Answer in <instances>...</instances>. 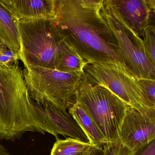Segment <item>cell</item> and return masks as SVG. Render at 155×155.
Here are the masks:
<instances>
[{
    "label": "cell",
    "mask_w": 155,
    "mask_h": 155,
    "mask_svg": "<svg viewBox=\"0 0 155 155\" xmlns=\"http://www.w3.org/2000/svg\"><path fill=\"white\" fill-rule=\"evenodd\" d=\"M0 155H11L6 148L0 143Z\"/></svg>",
    "instance_id": "obj_22"
},
{
    "label": "cell",
    "mask_w": 155,
    "mask_h": 155,
    "mask_svg": "<svg viewBox=\"0 0 155 155\" xmlns=\"http://www.w3.org/2000/svg\"><path fill=\"white\" fill-rule=\"evenodd\" d=\"M36 107L47 132L53 135L56 139L59 138L58 135H61L88 142L87 136L69 113L65 114L54 108L44 107L37 103Z\"/></svg>",
    "instance_id": "obj_10"
},
{
    "label": "cell",
    "mask_w": 155,
    "mask_h": 155,
    "mask_svg": "<svg viewBox=\"0 0 155 155\" xmlns=\"http://www.w3.org/2000/svg\"><path fill=\"white\" fill-rule=\"evenodd\" d=\"M19 57L0 41V66L9 68L18 64Z\"/></svg>",
    "instance_id": "obj_18"
},
{
    "label": "cell",
    "mask_w": 155,
    "mask_h": 155,
    "mask_svg": "<svg viewBox=\"0 0 155 155\" xmlns=\"http://www.w3.org/2000/svg\"><path fill=\"white\" fill-rule=\"evenodd\" d=\"M87 63L62 38L59 44L55 60V70L61 72L82 74Z\"/></svg>",
    "instance_id": "obj_13"
},
{
    "label": "cell",
    "mask_w": 155,
    "mask_h": 155,
    "mask_svg": "<svg viewBox=\"0 0 155 155\" xmlns=\"http://www.w3.org/2000/svg\"><path fill=\"white\" fill-rule=\"evenodd\" d=\"M103 148L100 146H92L84 152L77 155H103Z\"/></svg>",
    "instance_id": "obj_21"
},
{
    "label": "cell",
    "mask_w": 155,
    "mask_h": 155,
    "mask_svg": "<svg viewBox=\"0 0 155 155\" xmlns=\"http://www.w3.org/2000/svg\"><path fill=\"white\" fill-rule=\"evenodd\" d=\"M103 1L56 0L53 21L62 38L87 64L109 63L129 70L101 15Z\"/></svg>",
    "instance_id": "obj_1"
},
{
    "label": "cell",
    "mask_w": 155,
    "mask_h": 155,
    "mask_svg": "<svg viewBox=\"0 0 155 155\" xmlns=\"http://www.w3.org/2000/svg\"><path fill=\"white\" fill-rule=\"evenodd\" d=\"M155 140V110L141 112L128 107L120 128L119 140L133 152Z\"/></svg>",
    "instance_id": "obj_8"
},
{
    "label": "cell",
    "mask_w": 155,
    "mask_h": 155,
    "mask_svg": "<svg viewBox=\"0 0 155 155\" xmlns=\"http://www.w3.org/2000/svg\"><path fill=\"white\" fill-rule=\"evenodd\" d=\"M68 113L72 116L93 146L103 147L107 143L93 119L78 101L68 109Z\"/></svg>",
    "instance_id": "obj_12"
},
{
    "label": "cell",
    "mask_w": 155,
    "mask_h": 155,
    "mask_svg": "<svg viewBox=\"0 0 155 155\" xmlns=\"http://www.w3.org/2000/svg\"><path fill=\"white\" fill-rule=\"evenodd\" d=\"M103 155H133L130 150L121 143L119 140L112 143H107L103 147Z\"/></svg>",
    "instance_id": "obj_19"
},
{
    "label": "cell",
    "mask_w": 155,
    "mask_h": 155,
    "mask_svg": "<svg viewBox=\"0 0 155 155\" xmlns=\"http://www.w3.org/2000/svg\"><path fill=\"white\" fill-rule=\"evenodd\" d=\"M138 81L149 106L155 110V80L140 78Z\"/></svg>",
    "instance_id": "obj_17"
},
{
    "label": "cell",
    "mask_w": 155,
    "mask_h": 155,
    "mask_svg": "<svg viewBox=\"0 0 155 155\" xmlns=\"http://www.w3.org/2000/svg\"><path fill=\"white\" fill-rule=\"evenodd\" d=\"M15 20L47 19L54 20L56 0H0Z\"/></svg>",
    "instance_id": "obj_11"
},
{
    "label": "cell",
    "mask_w": 155,
    "mask_h": 155,
    "mask_svg": "<svg viewBox=\"0 0 155 155\" xmlns=\"http://www.w3.org/2000/svg\"><path fill=\"white\" fill-rule=\"evenodd\" d=\"M143 41L148 58L155 65V27L150 26L145 28Z\"/></svg>",
    "instance_id": "obj_16"
},
{
    "label": "cell",
    "mask_w": 155,
    "mask_h": 155,
    "mask_svg": "<svg viewBox=\"0 0 155 155\" xmlns=\"http://www.w3.org/2000/svg\"><path fill=\"white\" fill-rule=\"evenodd\" d=\"M15 21L20 38V60L24 66L55 70L56 56L62 38L53 20Z\"/></svg>",
    "instance_id": "obj_5"
},
{
    "label": "cell",
    "mask_w": 155,
    "mask_h": 155,
    "mask_svg": "<svg viewBox=\"0 0 155 155\" xmlns=\"http://www.w3.org/2000/svg\"><path fill=\"white\" fill-rule=\"evenodd\" d=\"M101 12L129 70L137 79L155 80V65L148 58L143 39L123 20L113 0H104Z\"/></svg>",
    "instance_id": "obj_6"
},
{
    "label": "cell",
    "mask_w": 155,
    "mask_h": 155,
    "mask_svg": "<svg viewBox=\"0 0 155 155\" xmlns=\"http://www.w3.org/2000/svg\"><path fill=\"white\" fill-rule=\"evenodd\" d=\"M28 131L47 132L19 64L0 66V140L14 141Z\"/></svg>",
    "instance_id": "obj_2"
},
{
    "label": "cell",
    "mask_w": 155,
    "mask_h": 155,
    "mask_svg": "<svg viewBox=\"0 0 155 155\" xmlns=\"http://www.w3.org/2000/svg\"><path fill=\"white\" fill-rule=\"evenodd\" d=\"M23 76L29 94L42 107L64 114L76 102L82 74L61 72L41 67L24 66Z\"/></svg>",
    "instance_id": "obj_3"
},
{
    "label": "cell",
    "mask_w": 155,
    "mask_h": 155,
    "mask_svg": "<svg viewBox=\"0 0 155 155\" xmlns=\"http://www.w3.org/2000/svg\"><path fill=\"white\" fill-rule=\"evenodd\" d=\"M0 41L19 57L21 47L19 33L16 21L1 5Z\"/></svg>",
    "instance_id": "obj_14"
},
{
    "label": "cell",
    "mask_w": 155,
    "mask_h": 155,
    "mask_svg": "<svg viewBox=\"0 0 155 155\" xmlns=\"http://www.w3.org/2000/svg\"><path fill=\"white\" fill-rule=\"evenodd\" d=\"M121 17L140 38L144 30L155 26V0H113Z\"/></svg>",
    "instance_id": "obj_9"
},
{
    "label": "cell",
    "mask_w": 155,
    "mask_h": 155,
    "mask_svg": "<svg viewBox=\"0 0 155 155\" xmlns=\"http://www.w3.org/2000/svg\"><path fill=\"white\" fill-rule=\"evenodd\" d=\"M84 71L90 81L106 88L128 107L141 112L152 110L138 79L129 70L109 63H88Z\"/></svg>",
    "instance_id": "obj_7"
},
{
    "label": "cell",
    "mask_w": 155,
    "mask_h": 155,
    "mask_svg": "<svg viewBox=\"0 0 155 155\" xmlns=\"http://www.w3.org/2000/svg\"><path fill=\"white\" fill-rule=\"evenodd\" d=\"M133 155H155V140L134 152Z\"/></svg>",
    "instance_id": "obj_20"
},
{
    "label": "cell",
    "mask_w": 155,
    "mask_h": 155,
    "mask_svg": "<svg viewBox=\"0 0 155 155\" xmlns=\"http://www.w3.org/2000/svg\"><path fill=\"white\" fill-rule=\"evenodd\" d=\"M50 155H77L92 147L90 142H85L71 137L65 140L57 139Z\"/></svg>",
    "instance_id": "obj_15"
},
{
    "label": "cell",
    "mask_w": 155,
    "mask_h": 155,
    "mask_svg": "<svg viewBox=\"0 0 155 155\" xmlns=\"http://www.w3.org/2000/svg\"><path fill=\"white\" fill-rule=\"evenodd\" d=\"M76 101L92 117L107 143L119 140L128 107L122 101L106 88L91 81L84 71Z\"/></svg>",
    "instance_id": "obj_4"
}]
</instances>
